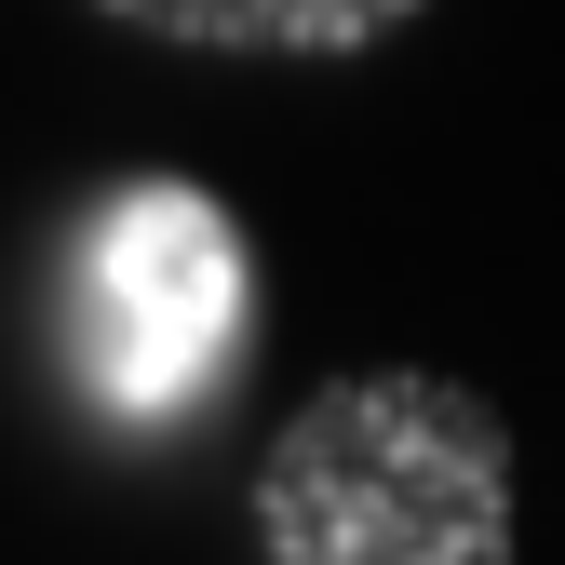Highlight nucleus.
Masks as SVG:
<instances>
[{
	"label": "nucleus",
	"mask_w": 565,
	"mask_h": 565,
	"mask_svg": "<svg viewBox=\"0 0 565 565\" xmlns=\"http://www.w3.org/2000/svg\"><path fill=\"white\" fill-rule=\"evenodd\" d=\"M256 323V269L216 189L121 175L67 243V377L108 431H189L216 417Z\"/></svg>",
	"instance_id": "f03ea898"
},
{
	"label": "nucleus",
	"mask_w": 565,
	"mask_h": 565,
	"mask_svg": "<svg viewBox=\"0 0 565 565\" xmlns=\"http://www.w3.org/2000/svg\"><path fill=\"white\" fill-rule=\"evenodd\" d=\"M95 14L189 41V54H364V41L417 28L431 0H95Z\"/></svg>",
	"instance_id": "7ed1b4c3"
},
{
	"label": "nucleus",
	"mask_w": 565,
	"mask_h": 565,
	"mask_svg": "<svg viewBox=\"0 0 565 565\" xmlns=\"http://www.w3.org/2000/svg\"><path fill=\"white\" fill-rule=\"evenodd\" d=\"M269 565H512V431L458 377H337L256 471Z\"/></svg>",
	"instance_id": "f257e3e1"
}]
</instances>
